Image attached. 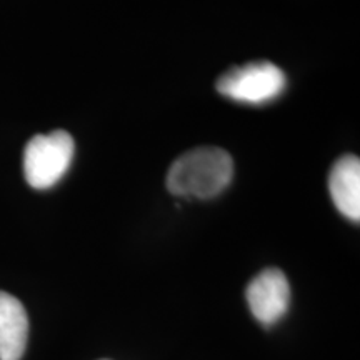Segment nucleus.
Returning <instances> with one entry per match:
<instances>
[{"label":"nucleus","mask_w":360,"mask_h":360,"mask_svg":"<svg viewBox=\"0 0 360 360\" xmlns=\"http://www.w3.org/2000/svg\"><path fill=\"white\" fill-rule=\"evenodd\" d=\"M328 191L337 210L349 220H360V160L344 155L335 162L328 175Z\"/></svg>","instance_id":"5"},{"label":"nucleus","mask_w":360,"mask_h":360,"mask_svg":"<svg viewBox=\"0 0 360 360\" xmlns=\"http://www.w3.org/2000/svg\"><path fill=\"white\" fill-rule=\"evenodd\" d=\"M285 85V74L267 60L236 67L217 80V90L224 97L254 105L276 101Z\"/></svg>","instance_id":"3"},{"label":"nucleus","mask_w":360,"mask_h":360,"mask_svg":"<svg viewBox=\"0 0 360 360\" xmlns=\"http://www.w3.org/2000/svg\"><path fill=\"white\" fill-rule=\"evenodd\" d=\"M233 160L219 147H199L170 165L167 188L184 199H214L231 186Z\"/></svg>","instance_id":"1"},{"label":"nucleus","mask_w":360,"mask_h":360,"mask_svg":"<svg viewBox=\"0 0 360 360\" xmlns=\"http://www.w3.org/2000/svg\"><path fill=\"white\" fill-rule=\"evenodd\" d=\"M75 154V143L65 130L49 135H35L24 152V175L27 184L37 191H47L69 172Z\"/></svg>","instance_id":"2"},{"label":"nucleus","mask_w":360,"mask_h":360,"mask_svg":"<svg viewBox=\"0 0 360 360\" xmlns=\"http://www.w3.org/2000/svg\"><path fill=\"white\" fill-rule=\"evenodd\" d=\"M250 312L262 326H274L287 314L290 285L282 270L267 269L252 278L245 290Z\"/></svg>","instance_id":"4"},{"label":"nucleus","mask_w":360,"mask_h":360,"mask_svg":"<svg viewBox=\"0 0 360 360\" xmlns=\"http://www.w3.org/2000/svg\"><path fill=\"white\" fill-rule=\"evenodd\" d=\"M29 339V317L19 299L0 290V360H20Z\"/></svg>","instance_id":"6"}]
</instances>
